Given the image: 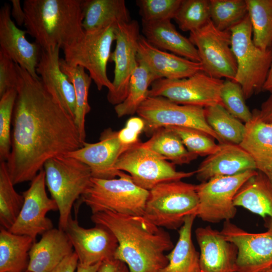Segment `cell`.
Masks as SVG:
<instances>
[{
	"label": "cell",
	"instance_id": "1",
	"mask_svg": "<svg viewBox=\"0 0 272 272\" xmlns=\"http://www.w3.org/2000/svg\"><path fill=\"white\" fill-rule=\"evenodd\" d=\"M17 95L12 148L6 162L14 185L31 181L49 159L81 148L84 142L74 119L44 86L16 63Z\"/></svg>",
	"mask_w": 272,
	"mask_h": 272
},
{
	"label": "cell",
	"instance_id": "2",
	"mask_svg": "<svg viewBox=\"0 0 272 272\" xmlns=\"http://www.w3.org/2000/svg\"><path fill=\"white\" fill-rule=\"evenodd\" d=\"M91 219L115 236L114 258L124 262L129 272H160L168 263L165 253L174 246L170 235L143 216L104 211L93 214Z\"/></svg>",
	"mask_w": 272,
	"mask_h": 272
},
{
	"label": "cell",
	"instance_id": "3",
	"mask_svg": "<svg viewBox=\"0 0 272 272\" xmlns=\"http://www.w3.org/2000/svg\"><path fill=\"white\" fill-rule=\"evenodd\" d=\"M82 0H25L24 26L42 48L71 45L84 35Z\"/></svg>",
	"mask_w": 272,
	"mask_h": 272
},
{
	"label": "cell",
	"instance_id": "4",
	"mask_svg": "<svg viewBox=\"0 0 272 272\" xmlns=\"http://www.w3.org/2000/svg\"><path fill=\"white\" fill-rule=\"evenodd\" d=\"M43 170L46 185L58 207V228L64 231L75 202L90 183L91 170L80 160L66 155L48 159Z\"/></svg>",
	"mask_w": 272,
	"mask_h": 272
},
{
	"label": "cell",
	"instance_id": "5",
	"mask_svg": "<svg viewBox=\"0 0 272 272\" xmlns=\"http://www.w3.org/2000/svg\"><path fill=\"white\" fill-rule=\"evenodd\" d=\"M196 185L181 180L160 183L149 191L143 216L156 226L180 229L198 208Z\"/></svg>",
	"mask_w": 272,
	"mask_h": 272
},
{
	"label": "cell",
	"instance_id": "6",
	"mask_svg": "<svg viewBox=\"0 0 272 272\" xmlns=\"http://www.w3.org/2000/svg\"><path fill=\"white\" fill-rule=\"evenodd\" d=\"M149 191L136 185L122 171L118 178L92 177L81 197L92 213L110 211L118 214L143 216Z\"/></svg>",
	"mask_w": 272,
	"mask_h": 272
},
{
	"label": "cell",
	"instance_id": "7",
	"mask_svg": "<svg viewBox=\"0 0 272 272\" xmlns=\"http://www.w3.org/2000/svg\"><path fill=\"white\" fill-rule=\"evenodd\" d=\"M230 31L231 48L237 62L234 81L240 85L247 99L263 91L272 60V48L263 50L254 45L248 15Z\"/></svg>",
	"mask_w": 272,
	"mask_h": 272
},
{
	"label": "cell",
	"instance_id": "8",
	"mask_svg": "<svg viewBox=\"0 0 272 272\" xmlns=\"http://www.w3.org/2000/svg\"><path fill=\"white\" fill-rule=\"evenodd\" d=\"M117 24L112 23L89 31L71 45L62 49L65 62L73 66H81L87 70L97 89L112 88L107 74L111 47L115 41Z\"/></svg>",
	"mask_w": 272,
	"mask_h": 272
},
{
	"label": "cell",
	"instance_id": "9",
	"mask_svg": "<svg viewBox=\"0 0 272 272\" xmlns=\"http://www.w3.org/2000/svg\"><path fill=\"white\" fill-rule=\"evenodd\" d=\"M145 122L144 131L151 135L157 129L167 126L193 128L222 141L207 122L205 108L178 104L161 96L148 97L137 113Z\"/></svg>",
	"mask_w": 272,
	"mask_h": 272
},
{
	"label": "cell",
	"instance_id": "10",
	"mask_svg": "<svg viewBox=\"0 0 272 272\" xmlns=\"http://www.w3.org/2000/svg\"><path fill=\"white\" fill-rule=\"evenodd\" d=\"M115 168L128 173L136 185L148 191L160 183L181 180L195 174V171H177L173 163L143 147L141 142L120 156Z\"/></svg>",
	"mask_w": 272,
	"mask_h": 272
},
{
	"label": "cell",
	"instance_id": "11",
	"mask_svg": "<svg viewBox=\"0 0 272 272\" xmlns=\"http://www.w3.org/2000/svg\"><path fill=\"white\" fill-rule=\"evenodd\" d=\"M257 171L248 170L233 175L216 177L196 185L199 201L197 217L210 223L233 219L237 212L234 203L235 195Z\"/></svg>",
	"mask_w": 272,
	"mask_h": 272
},
{
	"label": "cell",
	"instance_id": "12",
	"mask_svg": "<svg viewBox=\"0 0 272 272\" xmlns=\"http://www.w3.org/2000/svg\"><path fill=\"white\" fill-rule=\"evenodd\" d=\"M189 34L188 38L197 50L203 72L215 78L234 80L237 62L231 48L230 30H220L210 21Z\"/></svg>",
	"mask_w": 272,
	"mask_h": 272
},
{
	"label": "cell",
	"instance_id": "13",
	"mask_svg": "<svg viewBox=\"0 0 272 272\" xmlns=\"http://www.w3.org/2000/svg\"><path fill=\"white\" fill-rule=\"evenodd\" d=\"M223 82L202 71L183 79H158L151 85L149 97L161 96L178 104L206 108L221 104Z\"/></svg>",
	"mask_w": 272,
	"mask_h": 272
},
{
	"label": "cell",
	"instance_id": "14",
	"mask_svg": "<svg viewBox=\"0 0 272 272\" xmlns=\"http://www.w3.org/2000/svg\"><path fill=\"white\" fill-rule=\"evenodd\" d=\"M140 27L136 20L118 23L115 30V48L109 61L114 63L112 88L107 95L108 101L117 105L125 99L129 82L138 64Z\"/></svg>",
	"mask_w": 272,
	"mask_h": 272
},
{
	"label": "cell",
	"instance_id": "15",
	"mask_svg": "<svg viewBox=\"0 0 272 272\" xmlns=\"http://www.w3.org/2000/svg\"><path fill=\"white\" fill-rule=\"evenodd\" d=\"M221 232L237 249L235 272H266L272 267V223L266 231L254 233L225 221Z\"/></svg>",
	"mask_w": 272,
	"mask_h": 272
},
{
	"label": "cell",
	"instance_id": "16",
	"mask_svg": "<svg viewBox=\"0 0 272 272\" xmlns=\"http://www.w3.org/2000/svg\"><path fill=\"white\" fill-rule=\"evenodd\" d=\"M22 193L24 200L18 217L9 230L19 235L28 236L35 241L37 236L53 228L47 214L58 211L56 202L47 195L45 172L41 170Z\"/></svg>",
	"mask_w": 272,
	"mask_h": 272
},
{
	"label": "cell",
	"instance_id": "17",
	"mask_svg": "<svg viewBox=\"0 0 272 272\" xmlns=\"http://www.w3.org/2000/svg\"><path fill=\"white\" fill-rule=\"evenodd\" d=\"M64 231L78 257L79 263L91 265L114 258L118 242L106 227L96 225L93 228H85L71 216Z\"/></svg>",
	"mask_w": 272,
	"mask_h": 272
},
{
	"label": "cell",
	"instance_id": "18",
	"mask_svg": "<svg viewBox=\"0 0 272 272\" xmlns=\"http://www.w3.org/2000/svg\"><path fill=\"white\" fill-rule=\"evenodd\" d=\"M100 141L95 143H84L83 146L65 155L77 159L90 169L92 177L112 179L119 176L122 171L115 168V164L127 147L119 141L117 131L111 128L101 133Z\"/></svg>",
	"mask_w": 272,
	"mask_h": 272
},
{
	"label": "cell",
	"instance_id": "19",
	"mask_svg": "<svg viewBox=\"0 0 272 272\" xmlns=\"http://www.w3.org/2000/svg\"><path fill=\"white\" fill-rule=\"evenodd\" d=\"M11 7L5 3L0 9V51L26 70L33 77L40 78L36 68L42 52L36 42L26 37V30L19 29L11 18Z\"/></svg>",
	"mask_w": 272,
	"mask_h": 272
},
{
	"label": "cell",
	"instance_id": "20",
	"mask_svg": "<svg viewBox=\"0 0 272 272\" xmlns=\"http://www.w3.org/2000/svg\"><path fill=\"white\" fill-rule=\"evenodd\" d=\"M200 252L199 272H235L237 249L211 226L195 231Z\"/></svg>",
	"mask_w": 272,
	"mask_h": 272
},
{
	"label": "cell",
	"instance_id": "21",
	"mask_svg": "<svg viewBox=\"0 0 272 272\" xmlns=\"http://www.w3.org/2000/svg\"><path fill=\"white\" fill-rule=\"evenodd\" d=\"M137 60L147 66L156 80L183 79L203 72L200 62L159 49L149 43L142 35L139 39Z\"/></svg>",
	"mask_w": 272,
	"mask_h": 272
},
{
	"label": "cell",
	"instance_id": "22",
	"mask_svg": "<svg viewBox=\"0 0 272 272\" xmlns=\"http://www.w3.org/2000/svg\"><path fill=\"white\" fill-rule=\"evenodd\" d=\"M59 46L42 49L36 72L45 88L59 102L74 119L76 100L74 86L61 71Z\"/></svg>",
	"mask_w": 272,
	"mask_h": 272
},
{
	"label": "cell",
	"instance_id": "23",
	"mask_svg": "<svg viewBox=\"0 0 272 272\" xmlns=\"http://www.w3.org/2000/svg\"><path fill=\"white\" fill-rule=\"evenodd\" d=\"M248 170H257L251 156L239 145L224 143L208 156L196 170V178L201 182L214 177L230 176Z\"/></svg>",
	"mask_w": 272,
	"mask_h": 272
},
{
	"label": "cell",
	"instance_id": "24",
	"mask_svg": "<svg viewBox=\"0 0 272 272\" xmlns=\"http://www.w3.org/2000/svg\"><path fill=\"white\" fill-rule=\"evenodd\" d=\"M73 246L64 230L52 228L35 241L29 251L27 271L49 272L72 253Z\"/></svg>",
	"mask_w": 272,
	"mask_h": 272
},
{
	"label": "cell",
	"instance_id": "25",
	"mask_svg": "<svg viewBox=\"0 0 272 272\" xmlns=\"http://www.w3.org/2000/svg\"><path fill=\"white\" fill-rule=\"evenodd\" d=\"M142 35L153 46L200 62L195 46L176 30L171 20L142 21Z\"/></svg>",
	"mask_w": 272,
	"mask_h": 272
},
{
	"label": "cell",
	"instance_id": "26",
	"mask_svg": "<svg viewBox=\"0 0 272 272\" xmlns=\"http://www.w3.org/2000/svg\"><path fill=\"white\" fill-rule=\"evenodd\" d=\"M245 125L244 135L239 145L253 159L256 170L264 174L272 168V124L263 121L255 110Z\"/></svg>",
	"mask_w": 272,
	"mask_h": 272
},
{
	"label": "cell",
	"instance_id": "27",
	"mask_svg": "<svg viewBox=\"0 0 272 272\" xmlns=\"http://www.w3.org/2000/svg\"><path fill=\"white\" fill-rule=\"evenodd\" d=\"M234 203L263 218H270L272 223V186L263 173L258 171L243 184Z\"/></svg>",
	"mask_w": 272,
	"mask_h": 272
},
{
	"label": "cell",
	"instance_id": "28",
	"mask_svg": "<svg viewBox=\"0 0 272 272\" xmlns=\"http://www.w3.org/2000/svg\"><path fill=\"white\" fill-rule=\"evenodd\" d=\"M82 10L85 31L131 21L124 0H85Z\"/></svg>",
	"mask_w": 272,
	"mask_h": 272
},
{
	"label": "cell",
	"instance_id": "29",
	"mask_svg": "<svg viewBox=\"0 0 272 272\" xmlns=\"http://www.w3.org/2000/svg\"><path fill=\"white\" fill-rule=\"evenodd\" d=\"M35 241L28 236L14 234L1 227L0 272L27 271L29 261V251Z\"/></svg>",
	"mask_w": 272,
	"mask_h": 272
},
{
	"label": "cell",
	"instance_id": "30",
	"mask_svg": "<svg viewBox=\"0 0 272 272\" xmlns=\"http://www.w3.org/2000/svg\"><path fill=\"white\" fill-rule=\"evenodd\" d=\"M195 215L187 217L179 230L176 245L167 257L168 263L160 272H199V253L195 250L191 232Z\"/></svg>",
	"mask_w": 272,
	"mask_h": 272
},
{
	"label": "cell",
	"instance_id": "31",
	"mask_svg": "<svg viewBox=\"0 0 272 272\" xmlns=\"http://www.w3.org/2000/svg\"><path fill=\"white\" fill-rule=\"evenodd\" d=\"M142 145L175 164H189L198 157L189 152L180 138L167 127L156 130L148 141L142 143Z\"/></svg>",
	"mask_w": 272,
	"mask_h": 272
},
{
	"label": "cell",
	"instance_id": "32",
	"mask_svg": "<svg viewBox=\"0 0 272 272\" xmlns=\"http://www.w3.org/2000/svg\"><path fill=\"white\" fill-rule=\"evenodd\" d=\"M61 71L67 76L74 86L76 100V109L74 121L83 142L86 137L85 119L90 111L88 102L89 90L92 79L85 69L81 66H73L67 64L64 58H60Z\"/></svg>",
	"mask_w": 272,
	"mask_h": 272
},
{
	"label": "cell",
	"instance_id": "33",
	"mask_svg": "<svg viewBox=\"0 0 272 272\" xmlns=\"http://www.w3.org/2000/svg\"><path fill=\"white\" fill-rule=\"evenodd\" d=\"M138 62L129 82L125 99L114 107L118 117L137 113L139 107L149 97V87L156 80L147 66L142 62Z\"/></svg>",
	"mask_w": 272,
	"mask_h": 272
},
{
	"label": "cell",
	"instance_id": "34",
	"mask_svg": "<svg viewBox=\"0 0 272 272\" xmlns=\"http://www.w3.org/2000/svg\"><path fill=\"white\" fill-rule=\"evenodd\" d=\"M254 45L263 50L272 48V0H245Z\"/></svg>",
	"mask_w": 272,
	"mask_h": 272
},
{
	"label": "cell",
	"instance_id": "35",
	"mask_svg": "<svg viewBox=\"0 0 272 272\" xmlns=\"http://www.w3.org/2000/svg\"><path fill=\"white\" fill-rule=\"evenodd\" d=\"M207 123L223 143L239 145L242 142L245 125L230 114L221 104L205 108Z\"/></svg>",
	"mask_w": 272,
	"mask_h": 272
},
{
	"label": "cell",
	"instance_id": "36",
	"mask_svg": "<svg viewBox=\"0 0 272 272\" xmlns=\"http://www.w3.org/2000/svg\"><path fill=\"white\" fill-rule=\"evenodd\" d=\"M6 162L0 164V223L9 230L16 222L24 203L23 194L14 188Z\"/></svg>",
	"mask_w": 272,
	"mask_h": 272
},
{
	"label": "cell",
	"instance_id": "37",
	"mask_svg": "<svg viewBox=\"0 0 272 272\" xmlns=\"http://www.w3.org/2000/svg\"><path fill=\"white\" fill-rule=\"evenodd\" d=\"M210 19L222 31L230 29L248 15L245 0H210Z\"/></svg>",
	"mask_w": 272,
	"mask_h": 272
},
{
	"label": "cell",
	"instance_id": "38",
	"mask_svg": "<svg viewBox=\"0 0 272 272\" xmlns=\"http://www.w3.org/2000/svg\"><path fill=\"white\" fill-rule=\"evenodd\" d=\"M173 19L183 31L200 29L211 21L210 0H181Z\"/></svg>",
	"mask_w": 272,
	"mask_h": 272
},
{
	"label": "cell",
	"instance_id": "39",
	"mask_svg": "<svg viewBox=\"0 0 272 272\" xmlns=\"http://www.w3.org/2000/svg\"><path fill=\"white\" fill-rule=\"evenodd\" d=\"M222 105L233 116L244 123L252 117L245 103V98L240 85L234 80H224L220 91Z\"/></svg>",
	"mask_w": 272,
	"mask_h": 272
},
{
	"label": "cell",
	"instance_id": "40",
	"mask_svg": "<svg viewBox=\"0 0 272 272\" xmlns=\"http://www.w3.org/2000/svg\"><path fill=\"white\" fill-rule=\"evenodd\" d=\"M17 95V89H11L0 97V161L7 162L12 148L11 125Z\"/></svg>",
	"mask_w": 272,
	"mask_h": 272
},
{
	"label": "cell",
	"instance_id": "41",
	"mask_svg": "<svg viewBox=\"0 0 272 272\" xmlns=\"http://www.w3.org/2000/svg\"><path fill=\"white\" fill-rule=\"evenodd\" d=\"M181 139L187 150L197 156H208L219 149L214 139L208 134L193 128L167 126Z\"/></svg>",
	"mask_w": 272,
	"mask_h": 272
},
{
	"label": "cell",
	"instance_id": "42",
	"mask_svg": "<svg viewBox=\"0 0 272 272\" xmlns=\"http://www.w3.org/2000/svg\"><path fill=\"white\" fill-rule=\"evenodd\" d=\"M181 0H137L142 21L155 22L173 19Z\"/></svg>",
	"mask_w": 272,
	"mask_h": 272
},
{
	"label": "cell",
	"instance_id": "43",
	"mask_svg": "<svg viewBox=\"0 0 272 272\" xmlns=\"http://www.w3.org/2000/svg\"><path fill=\"white\" fill-rule=\"evenodd\" d=\"M18 81L16 63L0 51V97L11 89H17Z\"/></svg>",
	"mask_w": 272,
	"mask_h": 272
},
{
	"label": "cell",
	"instance_id": "44",
	"mask_svg": "<svg viewBox=\"0 0 272 272\" xmlns=\"http://www.w3.org/2000/svg\"><path fill=\"white\" fill-rule=\"evenodd\" d=\"M140 134L139 132L126 126L117 131L118 138L121 144L128 148L140 142L139 138Z\"/></svg>",
	"mask_w": 272,
	"mask_h": 272
},
{
	"label": "cell",
	"instance_id": "45",
	"mask_svg": "<svg viewBox=\"0 0 272 272\" xmlns=\"http://www.w3.org/2000/svg\"><path fill=\"white\" fill-rule=\"evenodd\" d=\"M97 272H129V269L124 262L112 258L102 261Z\"/></svg>",
	"mask_w": 272,
	"mask_h": 272
},
{
	"label": "cell",
	"instance_id": "46",
	"mask_svg": "<svg viewBox=\"0 0 272 272\" xmlns=\"http://www.w3.org/2000/svg\"><path fill=\"white\" fill-rule=\"evenodd\" d=\"M78 263V257L74 251L49 272H75Z\"/></svg>",
	"mask_w": 272,
	"mask_h": 272
},
{
	"label": "cell",
	"instance_id": "47",
	"mask_svg": "<svg viewBox=\"0 0 272 272\" xmlns=\"http://www.w3.org/2000/svg\"><path fill=\"white\" fill-rule=\"evenodd\" d=\"M256 110L263 121L272 124V93L262 103L260 109Z\"/></svg>",
	"mask_w": 272,
	"mask_h": 272
},
{
	"label": "cell",
	"instance_id": "48",
	"mask_svg": "<svg viewBox=\"0 0 272 272\" xmlns=\"http://www.w3.org/2000/svg\"><path fill=\"white\" fill-rule=\"evenodd\" d=\"M12 9L11 16L19 26L24 25L25 21V13L20 0H11Z\"/></svg>",
	"mask_w": 272,
	"mask_h": 272
},
{
	"label": "cell",
	"instance_id": "49",
	"mask_svg": "<svg viewBox=\"0 0 272 272\" xmlns=\"http://www.w3.org/2000/svg\"><path fill=\"white\" fill-rule=\"evenodd\" d=\"M125 126L141 133L142 131H144L145 122L139 116L132 117L127 120Z\"/></svg>",
	"mask_w": 272,
	"mask_h": 272
},
{
	"label": "cell",
	"instance_id": "50",
	"mask_svg": "<svg viewBox=\"0 0 272 272\" xmlns=\"http://www.w3.org/2000/svg\"><path fill=\"white\" fill-rule=\"evenodd\" d=\"M101 262H98L91 265H83L78 263L77 272H97Z\"/></svg>",
	"mask_w": 272,
	"mask_h": 272
},
{
	"label": "cell",
	"instance_id": "51",
	"mask_svg": "<svg viewBox=\"0 0 272 272\" xmlns=\"http://www.w3.org/2000/svg\"><path fill=\"white\" fill-rule=\"evenodd\" d=\"M263 90L272 93V60L266 80L263 87Z\"/></svg>",
	"mask_w": 272,
	"mask_h": 272
},
{
	"label": "cell",
	"instance_id": "52",
	"mask_svg": "<svg viewBox=\"0 0 272 272\" xmlns=\"http://www.w3.org/2000/svg\"><path fill=\"white\" fill-rule=\"evenodd\" d=\"M272 186V168L264 174Z\"/></svg>",
	"mask_w": 272,
	"mask_h": 272
},
{
	"label": "cell",
	"instance_id": "53",
	"mask_svg": "<svg viewBox=\"0 0 272 272\" xmlns=\"http://www.w3.org/2000/svg\"><path fill=\"white\" fill-rule=\"evenodd\" d=\"M266 272H272V267L269 268Z\"/></svg>",
	"mask_w": 272,
	"mask_h": 272
},
{
	"label": "cell",
	"instance_id": "54",
	"mask_svg": "<svg viewBox=\"0 0 272 272\" xmlns=\"http://www.w3.org/2000/svg\"><path fill=\"white\" fill-rule=\"evenodd\" d=\"M25 272H30V271H25Z\"/></svg>",
	"mask_w": 272,
	"mask_h": 272
},
{
	"label": "cell",
	"instance_id": "55",
	"mask_svg": "<svg viewBox=\"0 0 272 272\" xmlns=\"http://www.w3.org/2000/svg\"></svg>",
	"mask_w": 272,
	"mask_h": 272
}]
</instances>
